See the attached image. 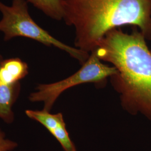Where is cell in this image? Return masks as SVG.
<instances>
[{
	"label": "cell",
	"mask_w": 151,
	"mask_h": 151,
	"mask_svg": "<svg viewBox=\"0 0 151 151\" xmlns=\"http://www.w3.org/2000/svg\"><path fill=\"white\" fill-rule=\"evenodd\" d=\"M150 1V5H151V0H149Z\"/></svg>",
	"instance_id": "30bf717a"
},
{
	"label": "cell",
	"mask_w": 151,
	"mask_h": 151,
	"mask_svg": "<svg viewBox=\"0 0 151 151\" xmlns=\"http://www.w3.org/2000/svg\"><path fill=\"white\" fill-rule=\"evenodd\" d=\"M49 17L61 20L63 17L62 0H27Z\"/></svg>",
	"instance_id": "ba28073f"
},
{
	"label": "cell",
	"mask_w": 151,
	"mask_h": 151,
	"mask_svg": "<svg viewBox=\"0 0 151 151\" xmlns=\"http://www.w3.org/2000/svg\"><path fill=\"white\" fill-rule=\"evenodd\" d=\"M90 53L88 58L75 73L62 81L39 85L38 91L30 95V100L43 101L44 110L49 112L57 99L65 90L84 83H103L108 77L117 73L114 67L103 63L95 50Z\"/></svg>",
	"instance_id": "277c9868"
},
{
	"label": "cell",
	"mask_w": 151,
	"mask_h": 151,
	"mask_svg": "<svg viewBox=\"0 0 151 151\" xmlns=\"http://www.w3.org/2000/svg\"><path fill=\"white\" fill-rule=\"evenodd\" d=\"M25 113L28 117L43 125L60 142L64 151H76L75 146L70 139L66 129L62 114H52L44 110L42 111L28 110L25 111Z\"/></svg>",
	"instance_id": "5b68a950"
},
{
	"label": "cell",
	"mask_w": 151,
	"mask_h": 151,
	"mask_svg": "<svg viewBox=\"0 0 151 151\" xmlns=\"http://www.w3.org/2000/svg\"><path fill=\"white\" fill-rule=\"evenodd\" d=\"M20 90L19 83L9 85L0 81V118L7 123L14 119L12 106L16 101Z\"/></svg>",
	"instance_id": "52a82bcc"
},
{
	"label": "cell",
	"mask_w": 151,
	"mask_h": 151,
	"mask_svg": "<svg viewBox=\"0 0 151 151\" xmlns=\"http://www.w3.org/2000/svg\"><path fill=\"white\" fill-rule=\"evenodd\" d=\"M27 65L18 58L3 60L0 56V81L12 85L27 75Z\"/></svg>",
	"instance_id": "8992f818"
},
{
	"label": "cell",
	"mask_w": 151,
	"mask_h": 151,
	"mask_svg": "<svg viewBox=\"0 0 151 151\" xmlns=\"http://www.w3.org/2000/svg\"><path fill=\"white\" fill-rule=\"evenodd\" d=\"M65 24L75 29L76 48L91 53L108 32L124 25L138 27L151 40L149 0H62Z\"/></svg>",
	"instance_id": "7a4b0ae2"
},
{
	"label": "cell",
	"mask_w": 151,
	"mask_h": 151,
	"mask_svg": "<svg viewBox=\"0 0 151 151\" xmlns=\"http://www.w3.org/2000/svg\"><path fill=\"white\" fill-rule=\"evenodd\" d=\"M27 0H12L10 6L0 1V32L5 41L15 37L29 38L47 46H54L70 55L83 65L90 54L80 49L72 47L61 42L40 27L29 12Z\"/></svg>",
	"instance_id": "3957f363"
},
{
	"label": "cell",
	"mask_w": 151,
	"mask_h": 151,
	"mask_svg": "<svg viewBox=\"0 0 151 151\" xmlns=\"http://www.w3.org/2000/svg\"><path fill=\"white\" fill-rule=\"evenodd\" d=\"M95 50L100 60L117 70L110 80L124 109L151 120V49L142 33L137 29L130 34L114 29Z\"/></svg>",
	"instance_id": "6da1fadb"
},
{
	"label": "cell",
	"mask_w": 151,
	"mask_h": 151,
	"mask_svg": "<svg viewBox=\"0 0 151 151\" xmlns=\"http://www.w3.org/2000/svg\"><path fill=\"white\" fill-rule=\"evenodd\" d=\"M16 146V143L5 138L4 133L0 129V151H11Z\"/></svg>",
	"instance_id": "9c48e42d"
}]
</instances>
